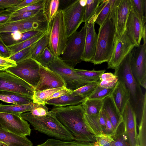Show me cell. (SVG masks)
Listing matches in <instances>:
<instances>
[{"label": "cell", "mask_w": 146, "mask_h": 146, "mask_svg": "<svg viewBox=\"0 0 146 146\" xmlns=\"http://www.w3.org/2000/svg\"><path fill=\"white\" fill-rule=\"evenodd\" d=\"M58 121L77 141L94 143L96 137L87 126L82 104L63 107H56L51 110Z\"/></svg>", "instance_id": "obj_1"}, {"label": "cell", "mask_w": 146, "mask_h": 146, "mask_svg": "<svg viewBox=\"0 0 146 146\" xmlns=\"http://www.w3.org/2000/svg\"><path fill=\"white\" fill-rule=\"evenodd\" d=\"M131 52L115 70L114 74L122 81L129 91L130 103L136 114L140 117L146 109V92L143 94L140 86L134 77L131 72L130 61Z\"/></svg>", "instance_id": "obj_2"}, {"label": "cell", "mask_w": 146, "mask_h": 146, "mask_svg": "<svg viewBox=\"0 0 146 146\" xmlns=\"http://www.w3.org/2000/svg\"><path fill=\"white\" fill-rule=\"evenodd\" d=\"M21 115L33 127L34 129L58 139L66 141L74 140L73 135L51 111L44 116H35L30 112L22 113Z\"/></svg>", "instance_id": "obj_3"}, {"label": "cell", "mask_w": 146, "mask_h": 146, "mask_svg": "<svg viewBox=\"0 0 146 146\" xmlns=\"http://www.w3.org/2000/svg\"><path fill=\"white\" fill-rule=\"evenodd\" d=\"M116 37L115 27L109 16L99 28L95 53L90 62L95 65L108 62L111 56Z\"/></svg>", "instance_id": "obj_4"}, {"label": "cell", "mask_w": 146, "mask_h": 146, "mask_svg": "<svg viewBox=\"0 0 146 146\" xmlns=\"http://www.w3.org/2000/svg\"><path fill=\"white\" fill-rule=\"evenodd\" d=\"M48 47L56 56H59L65 49L68 39L62 10H58L49 20Z\"/></svg>", "instance_id": "obj_5"}, {"label": "cell", "mask_w": 146, "mask_h": 146, "mask_svg": "<svg viewBox=\"0 0 146 146\" xmlns=\"http://www.w3.org/2000/svg\"><path fill=\"white\" fill-rule=\"evenodd\" d=\"M86 33L85 25L79 31H76L67 39L65 49L59 56L66 64L74 68L82 61Z\"/></svg>", "instance_id": "obj_6"}, {"label": "cell", "mask_w": 146, "mask_h": 146, "mask_svg": "<svg viewBox=\"0 0 146 146\" xmlns=\"http://www.w3.org/2000/svg\"><path fill=\"white\" fill-rule=\"evenodd\" d=\"M46 67L58 74L64 80L66 88L72 91L89 83L79 75L74 68L66 64L59 56H56Z\"/></svg>", "instance_id": "obj_7"}, {"label": "cell", "mask_w": 146, "mask_h": 146, "mask_svg": "<svg viewBox=\"0 0 146 146\" xmlns=\"http://www.w3.org/2000/svg\"><path fill=\"white\" fill-rule=\"evenodd\" d=\"M40 64L35 60L28 58L7 70L23 80L35 89L40 80Z\"/></svg>", "instance_id": "obj_8"}, {"label": "cell", "mask_w": 146, "mask_h": 146, "mask_svg": "<svg viewBox=\"0 0 146 146\" xmlns=\"http://www.w3.org/2000/svg\"><path fill=\"white\" fill-rule=\"evenodd\" d=\"M34 90L32 86L9 71H0V91L14 92L32 98Z\"/></svg>", "instance_id": "obj_9"}, {"label": "cell", "mask_w": 146, "mask_h": 146, "mask_svg": "<svg viewBox=\"0 0 146 146\" xmlns=\"http://www.w3.org/2000/svg\"><path fill=\"white\" fill-rule=\"evenodd\" d=\"M132 7L131 0H115L110 15L115 27L116 37L125 31L126 22Z\"/></svg>", "instance_id": "obj_10"}, {"label": "cell", "mask_w": 146, "mask_h": 146, "mask_svg": "<svg viewBox=\"0 0 146 146\" xmlns=\"http://www.w3.org/2000/svg\"><path fill=\"white\" fill-rule=\"evenodd\" d=\"M130 66L132 74L140 86L146 88V44L132 51Z\"/></svg>", "instance_id": "obj_11"}, {"label": "cell", "mask_w": 146, "mask_h": 146, "mask_svg": "<svg viewBox=\"0 0 146 146\" xmlns=\"http://www.w3.org/2000/svg\"><path fill=\"white\" fill-rule=\"evenodd\" d=\"M68 38L76 32L84 21L85 7L79 3V0L74 1L62 10Z\"/></svg>", "instance_id": "obj_12"}, {"label": "cell", "mask_w": 146, "mask_h": 146, "mask_svg": "<svg viewBox=\"0 0 146 146\" xmlns=\"http://www.w3.org/2000/svg\"><path fill=\"white\" fill-rule=\"evenodd\" d=\"M21 114L0 112L1 127L19 135L30 136L31 129L30 124Z\"/></svg>", "instance_id": "obj_13"}, {"label": "cell", "mask_w": 146, "mask_h": 146, "mask_svg": "<svg viewBox=\"0 0 146 146\" xmlns=\"http://www.w3.org/2000/svg\"><path fill=\"white\" fill-rule=\"evenodd\" d=\"M135 47L125 31L120 37L116 38L111 56L108 62L107 68L117 69Z\"/></svg>", "instance_id": "obj_14"}, {"label": "cell", "mask_w": 146, "mask_h": 146, "mask_svg": "<svg viewBox=\"0 0 146 146\" xmlns=\"http://www.w3.org/2000/svg\"><path fill=\"white\" fill-rule=\"evenodd\" d=\"M19 21V31L22 33L31 31L40 32L48 35L49 19L45 10L28 19Z\"/></svg>", "instance_id": "obj_15"}, {"label": "cell", "mask_w": 146, "mask_h": 146, "mask_svg": "<svg viewBox=\"0 0 146 146\" xmlns=\"http://www.w3.org/2000/svg\"><path fill=\"white\" fill-rule=\"evenodd\" d=\"M39 82L34 91L66 87L62 78L57 73L40 65Z\"/></svg>", "instance_id": "obj_16"}, {"label": "cell", "mask_w": 146, "mask_h": 146, "mask_svg": "<svg viewBox=\"0 0 146 146\" xmlns=\"http://www.w3.org/2000/svg\"><path fill=\"white\" fill-rule=\"evenodd\" d=\"M124 126V134L128 138L130 146H135L138 139L136 114L129 101L122 114Z\"/></svg>", "instance_id": "obj_17"}, {"label": "cell", "mask_w": 146, "mask_h": 146, "mask_svg": "<svg viewBox=\"0 0 146 146\" xmlns=\"http://www.w3.org/2000/svg\"><path fill=\"white\" fill-rule=\"evenodd\" d=\"M145 24V22L142 21L135 14L132 7L126 22L125 32L135 47L140 46Z\"/></svg>", "instance_id": "obj_18"}, {"label": "cell", "mask_w": 146, "mask_h": 146, "mask_svg": "<svg viewBox=\"0 0 146 146\" xmlns=\"http://www.w3.org/2000/svg\"><path fill=\"white\" fill-rule=\"evenodd\" d=\"M96 19V17L93 15L88 21L85 23L86 33L83 61L90 62L95 53L98 39L94 27Z\"/></svg>", "instance_id": "obj_19"}, {"label": "cell", "mask_w": 146, "mask_h": 146, "mask_svg": "<svg viewBox=\"0 0 146 146\" xmlns=\"http://www.w3.org/2000/svg\"><path fill=\"white\" fill-rule=\"evenodd\" d=\"M106 113L110 120L116 133L123 119L111 95L103 99L102 109Z\"/></svg>", "instance_id": "obj_20"}, {"label": "cell", "mask_w": 146, "mask_h": 146, "mask_svg": "<svg viewBox=\"0 0 146 146\" xmlns=\"http://www.w3.org/2000/svg\"><path fill=\"white\" fill-rule=\"evenodd\" d=\"M114 102L121 114L122 115L125 106L129 101V91L124 83L119 79L111 94Z\"/></svg>", "instance_id": "obj_21"}, {"label": "cell", "mask_w": 146, "mask_h": 146, "mask_svg": "<svg viewBox=\"0 0 146 146\" xmlns=\"http://www.w3.org/2000/svg\"><path fill=\"white\" fill-rule=\"evenodd\" d=\"M0 142L7 146H33L26 136L19 135L0 127Z\"/></svg>", "instance_id": "obj_22"}, {"label": "cell", "mask_w": 146, "mask_h": 146, "mask_svg": "<svg viewBox=\"0 0 146 146\" xmlns=\"http://www.w3.org/2000/svg\"><path fill=\"white\" fill-rule=\"evenodd\" d=\"M72 91L70 93L59 98L50 100L45 103L57 107H63L79 105L82 104L86 99L81 96L73 94Z\"/></svg>", "instance_id": "obj_23"}, {"label": "cell", "mask_w": 146, "mask_h": 146, "mask_svg": "<svg viewBox=\"0 0 146 146\" xmlns=\"http://www.w3.org/2000/svg\"><path fill=\"white\" fill-rule=\"evenodd\" d=\"M115 0H102L94 15L97 17L95 23L101 26L110 16Z\"/></svg>", "instance_id": "obj_24"}, {"label": "cell", "mask_w": 146, "mask_h": 146, "mask_svg": "<svg viewBox=\"0 0 146 146\" xmlns=\"http://www.w3.org/2000/svg\"><path fill=\"white\" fill-rule=\"evenodd\" d=\"M103 100H94L86 98L82 104L84 113L89 115H98L101 111Z\"/></svg>", "instance_id": "obj_25"}, {"label": "cell", "mask_w": 146, "mask_h": 146, "mask_svg": "<svg viewBox=\"0 0 146 146\" xmlns=\"http://www.w3.org/2000/svg\"><path fill=\"white\" fill-rule=\"evenodd\" d=\"M36 146H95L94 143L74 141H63L58 139H50Z\"/></svg>", "instance_id": "obj_26"}, {"label": "cell", "mask_w": 146, "mask_h": 146, "mask_svg": "<svg viewBox=\"0 0 146 146\" xmlns=\"http://www.w3.org/2000/svg\"><path fill=\"white\" fill-rule=\"evenodd\" d=\"M33 106V103L23 105H5L0 104V112L21 114L25 112H30Z\"/></svg>", "instance_id": "obj_27"}, {"label": "cell", "mask_w": 146, "mask_h": 146, "mask_svg": "<svg viewBox=\"0 0 146 146\" xmlns=\"http://www.w3.org/2000/svg\"><path fill=\"white\" fill-rule=\"evenodd\" d=\"M98 115L90 116L85 113L84 114L86 123L91 132L95 137L102 134L105 133L99 122Z\"/></svg>", "instance_id": "obj_28"}, {"label": "cell", "mask_w": 146, "mask_h": 146, "mask_svg": "<svg viewBox=\"0 0 146 146\" xmlns=\"http://www.w3.org/2000/svg\"><path fill=\"white\" fill-rule=\"evenodd\" d=\"M44 35L45 34L44 33H41L21 42L11 45L8 47L11 50L12 55L19 51L31 46Z\"/></svg>", "instance_id": "obj_29"}, {"label": "cell", "mask_w": 146, "mask_h": 146, "mask_svg": "<svg viewBox=\"0 0 146 146\" xmlns=\"http://www.w3.org/2000/svg\"><path fill=\"white\" fill-rule=\"evenodd\" d=\"M77 73L88 82H100V76L106 71L105 70H88L75 69Z\"/></svg>", "instance_id": "obj_30"}, {"label": "cell", "mask_w": 146, "mask_h": 146, "mask_svg": "<svg viewBox=\"0 0 146 146\" xmlns=\"http://www.w3.org/2000/svg\"><path fill=\"white\" fill-rule=\"evenodd\" d=\"M98 85L102 87L110 88L114 87L119 79L117 76L111 72L104 73L100 76Z\"/></svg>", "instance_id": "obj_31"}, {"label": "cell", "mask_w": 146, "mask_h": 146, "mask_svg": "<svg viewBox=\"0 0 146 146\" xmlns=\"http://www.w3.org/2000/svg\"><path fill=\"white\" fill-rule=\"evenodd\" d=\"M65 87H66L34 91L32 97L33 103L46 104L45 101L47 98L54 93Z\"/></svg>", "instance_id": "obj_32"}, {"label": "cell", "mask_w": 146, "mask_h": 146, "mask_svg": "<svg viewBox=\"0 0 146 146\" xmlns=\"http://www.w3.org/2000/svg\"><path fill=\"white\" fill-rule=\"evenodd\" d=\"M37 42L31 46L23 49L12 55L9 58L14 61L17 64L31 58L33 51L36 46Z\"/></svg>", "instance_id": "obj_33"}, {"label": "cell", "mask_w": 146, "mask_h": 146, "mask_svg": "<svg viewBox=\"0 0 146 146\" xmlns=\"http://www.w3.org/2000/svg\"><path fill=\"white\" fill-rule=\"evenodd\" d=\"M102 1V0H87L83 22L85 23L90 19Z\"/></svg>", "instance_id": "obj_34"}, {"label": "cell", "mask_w": 146, "mask_h": 146, "mask_svg": "<svg viewBox=\"0 0 146 146\" xmlns=\"http://www.w3.org/2000/svg\"><path fill=\"white\" fill-rule=\"evenodd\" d=\"M114 87L110 88H104L98 84L92 93L86 98L94 100H103L112 94Z\"/></svg>", "instance_id": "obj_35"}, {"label": "cell", "mask_w": 146, "mask_h": 146, "mask_svg": "<svg viewBox=\"0 0 146 146\" xmlns=\"http://www.w3.org/2000/svg\"><path fill=\"white\" fill-rule=\"evenodd\" d=\"M131 1L134 11L142 21L146 23V0H131Z\"/></svg>", "instance_id": "obj_36"}, {"label": "cell", "mask_w": 146, "mask_h": 146, "mask_svg": "<svg viewBox=\"0 0 146 146\" xmlns=\"http://www.w3.org/2000/svg\"><path fill=\"white\" fill-rule=\"evenodd\" d=\"M48 36L44 35L37 42L31 58L36 60L48 47Z\"/></svg>", "instance_id": "obj_37"}, {"label": "cell", "mask_w": 146, "mask_h": 146, "mask_svg": "<svg viewBox=\"0 0 146 146\" xmlns=\"http://www.w3.org/2000/svg\"><path fill=\"white\" fill-rule=\"evenodd\" d=\"M100 82H94L88 83L79 88L72 91L73 94L81 96L86 98L94 91L99 84Z\"/></svg>", "instance_id": "obj_38"}, {"label": "cell", "mask_w": 146, "mask_h": 146, "mask_svg": "<svg viewBox=\"0 0 146 146\" xmlns=\"http://www.w3.org/2000/svg\"><path fill=\"white\" fill-rule=\"evenodd\" d=\"M56 57L47 47L36 60L42 66L46 67L54 60Z\"/></svg>", "instance_id": "obj_39"}, {"label": "cell", "mask_w": 146, "mask_h": 146, "mask_svg": "<svg viewBox=\"0 0 146 146\" xmlns=\"http://www.w3.org/2000/svg\"><path fill=\"white\" fill-rule=\"evenodd\" d=\"M96 140L94 143L95 146H112L114 141L113 136L105 133L96 136Z\"/></svg>", "instance_id": "obj_40"}, {"label": "cell", "mask_w": 146, "mask_h": 146, "mask_svg": "<svg viewBox=\"0 0 146 146\" xmlns=\"http://www.w3.org/2000/svg\"><path fill=\"white\" fill-rule=\"evenodd\" d=\"M59 0H46L44 9L48 14L50 20L58 10Z\"/></svg>", "instance_id": "obj_41"}, {"label": "cell", "mask_w": 146, "mask_h": 146, "mask_svg": "<svg viewBox=\"0 0 146 146\" xmlns=\"http://www.w3.org/2000/svg\"><path fill=\"white\" fill-rule=\"evenodd\" d=\"M41 10L21 12H13L12 15L9 21H17L28 19L35 15Z\"/></svg>", "instance_id": "obj_42"}, {"label": "cell", "mask_w": 146, "mask_h": 146, "mask_svg": "<svg viewBox=\"0 0 146 146\" xmlns=\"http://www.w3.org/2000/svg\"><path fill=\"white\" fill-rule=\"evenodd\" d=\"M48 111L45 104L33 103V107L30 112L34 116L42 117L46 115Z\"/></svg>", "instance_id": "obj_43"}, {"label": "cell", "mask_w": 146, "mask_h": 146, "mask_svg": "<svg viewBox=\"0 0 146 146\" xmlns=\"http://www.w3.org/2000/svg\"><path fill=\"white\" fill-rule=\"evenodd\" d=\"M46 5V0H39L37 2L15 12H21L44 10Z\"/></svg>", "instance_id": "obj_44"}, {"label": "cell", "mask_w": 146, "mask_h": 146, "mask_svg": "<svg viewBox=\"0 0 146 146\" xmlns=\"http://www.w3.org/2000/svg\"><path fill=\"white\" fill-rule=\"evenodd\" d=\"M16 66L17 64L14 61L0 56V71H5Z\"/></svg>", "instance_id": "obj_45"}, {"label": "cell", "mask_w": 146, "mask_h": 146, "mask_svg": "<svg viewBox=\"0 0 146 146\" xmlns=\"http://www.w3.org/2000/svg\"><path fill=\"white\" fill-rule=\"evenodd\" d=\"M38 0H23L21 2L16 6L7 9H6V11L9 12H14L32 5L37 2Z\"/></svg>", "instance_id": "obj_46"}, {"label": "cell", "mask_w": 146, "mask_h": 146, "mask_svg": "<svg viewBox=\"0 0 146 146\" xmlns=\"http://www.w3.org/2000/svg\"><path fill=\"white\" fill-rule=\"evenodd\" d=\"M23 0H0V9L4 10L13 7Z\"/></svg>", "instance_id": "obj_47"}, {"label": "cell", "mask_w": 146, "mask_h": 146, "mask_svg": "<svg viewBox=\"0 0 146 146\" xmlns=\"http://www.w3.org/2000/svg\"><path fill=\"white\" fill-rule=\"evenodd\" d=\"M101 111L102 115L105 119L106 126V134H109L112 136L115 135V132L109 118L105 112L102 110Z\"/></svg>", "instance_id": "obj_48"}, {"label": "cell", "mask_w": 146, "mask_h": 146, "mask_svg": "<svg viewBox=\"0 0 146 146\" xmlns=\"http://www.w3.org/2000/svg\"><path fill=\"white\" fill-rule=\"evenodd\" d=\"M11 55V50L0 37V56L9 58Z\"/></svg>", "instance_id": "obj_49"}, {"label": "cell", "mask_w": 146, "mask_h": 146, "mask_svg": "<svg viewBox=\"0 0 146 146\" xmlns=\"http://www.w3.org/2000/svg\"><path fill=\"white\" fill-rule=\"evenodd\" d=\"M71 91H72L67 88L66 87H65L52 94L45 101V103L46 102L50 100L59 98L63 95L70 93Z\"/></svg>", "instance_id": "obj_50"}, {"label": "cell", "mask_w": 146, "mask_h": 146, "mask_svg": "<svg viewBox=\"0 0 146 146\" xmlns=\"http://www.w3.org/2000/svg\"><path fill=\"white\" fill-rule=\"evenodd\" d=\"M124 135H120L113 138L114 141L113 142L112 146H128L126 142Z\"/></svg>", "instance_id": "obj_51"}, {"label": "cell", "mask_w": 146, "mask_h": 146, "mask_svg": "<svg viewBox=\"0 0 146 146\" xmlns=\"http://www.w3.org/2000/svg\"><path fill=\"white\" fill-rule=\"evenodd\" d=\"M13 12L7 11L0 14V24L9 21L11 18Z\"/></svg>", "instance_id": "obj_52"}, {"label": "cell", "mask_w": 146, "mask_h": 146, "mask_svg": "<svg viewBox=\"0 0 146 146\" xmlns=\"http://www.w3.org/2000/svg\"><path fill=\"white\" fill-rule=\"evenodd\" d=\"M98 119L99 122L102 127L104 133L106 134V126L105 119L101 111L98 115Z\"/></svg>", "instance_id": "obj_53"}, {"label": "cell", "mask_w": 146, "mask_h": 146, "mask_svg": "<svg viewBox=\"0 0 146 146\" xmlns=\"http://www.w3.org/2000/svg\"><path fill=\"white\" fill-rule=\"evenodd\" d=\"M142 38L143 39V44H146V27L145 24L144 26Z\"/></svg>", "instance_id": "obj_54"}, {"label": "cell", "mask_w": 146, "mask_h": 146, "mask_svg": "<svg viewBox=\"0 0 146 146\" xmlns=\"http://www.w3.org/2000/svg\"><path fill=\"white\" fill-rule=\"evenodd\" d=\"M79 2L81 6L85 7L87 3V0H79Z\"/></svg>", "instance_id": "obj_55"}, {"label": "cell", "mask_w": 146, "mask_h": 146, "mask_svg": "<svg viewBox=\"0 0 146 146\" xmlns=\"http://www.w3.org/2000/svg\"><path fill=\"white\" fill-rule=\"evenodd\" d=\"M0 146H7L3 142H0Z\"/></svg>", "instance_id": "obj_56"}, {"label": "cell", "mask_w": 146, "mask_h": 146, "mask_svg": "<svg viewBox=\"0 0 146 146\" xmlns=\"http://www.w3.org/2000/svg\"><path fill=\"white\" fill-rule=\"evenodd\" d=\"M6 11V10H5V9H4V10L0 9V14L3 12H5Z\"/></svg>", "instance_id": "obj_57"}, {"label": "cell", "mask_w": 146, "mask_h": 146, "mask_svg": "<svg viewBox=\"0 0 146 146\" xmlns=\"http://www.w3.org/2000/svg\"><path fill=\"white\" fill-rule=\"evenodd\" d=\"M139 142H138V141H137V143H136L135 146H140V145H139Z\"/></svg>", "instance_id": "obj_58"}, {"label": "cell", "mask_w": 146, "mask_h": 146, "mask_svg": "<svg viewBox=\"0 0 146 146\" xmlns=\"http://www.w3.org/2000/svg\"><path fill=\"white\" fill-rule=\"evenodd\" d=\"M0 127H1V125L0 124Z\"/></svg>", "instance_id": "obj_59"}]
</instances>
